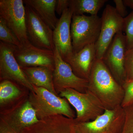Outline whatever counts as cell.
<instances>
[{"label": "cell", "instance_id": "obj_1", "mask_svg": "<svg viewBox=\"0 0 133 133\" xmlns=\"http://www.w3.org/2000/svg\"><path fill=\"white\" fill-rule=\"evenodd\" d=\"M97 97L105 109L121 105L124 96L122 85L115 80L102 59H96L88 79V90Z\"/></svg>", "mask_w": 133, "mask_h": 133}, {"label": "cell", "instance_id": "obj_2", "mask_svg": "<svg viewBox=\"0 0 133 133\" xmlns=\"http://www.w3.org/2000/svg\"><path fill=\"white\" fill-rule=\"evenodd\" d=\"M33 85L34 92H31L29 100L39 120L57 114L75 118V112L66 99L58 97L45 88Z\"/></svg>", "mask_w": 133, "mask_h": 133}, {"label": "cell", "instance_id": "obj_3", "mask_svg": "<svg viewBox=\"0 0 133 133\" xmlns=\"http://www.w3.org/2000/svg\"><path fill=\"white\" fill-rule=\"evenodd\" d=\"M76 109V123L91 121L104 113L105 109L99 100L88 90L85 93L67 88L59 93Z\"/></svg>", "mask_w": 133, "mask_h": 133}, {"label": "cell", "instance_id": "obj_4", "mask_svg": "<svg viewBox=\"0 0 133 133\" xmlns=\"http://www.w3.org/2000/svg\"><path fill=\"white\" fill-rule=\"evenodd\" d=\"M101 19L97 16L73 15L71 32L73 53L87 45L95 44L99 37Z\"/></svg>", "mask_w": 133, "mask_h": 133}, {"label": "cell", "instance_id": "obj_5", "mask_svg": "<svg viewBox=\"0 0 133 133\" xmlns=\"http://www.w3.org/2000/svg\"><path fill=\"white\" fill-rule=\"evenodd\" d=\"M125 119V110L121 105L105 109L104 113L92 121L76 123L77 133H121Z\"/></svg>", "mask_w": 133, "mask_h": 133}, {"label": "cell", "instance_id": "obj_6", "mask_svg": "<svg viewBox=\"0 0 133 133\" xmlns=\"http://www.w3.org/2000/svg\"><path fill=\"white\" fill-rule=\"evenodd\" d=\"M24 5L23 0L0 1V17L5 20L22 45L31 43L27 32Z\"/></svg>", "mask_w": 133, "mask_h": 133}, {"label": "cell", "instance_id": "obj_7", "mask_svg": "<svg viewBox=\"0 0 133 133\" xmlns=\"http://www.w3.org/2000/svg\"><path fill=\"white\" fill-rule=\"evenodd\" d=\"M39 121L29 101L25 100L1 117L0 133H19Z\"/></svg>", "mask_w": 133, "mask_h": 133}, {"label": "cell", "instance_id": "obj_8", "mask_svg": "<svg viewBox=\"0 0 133 133\" xmlns=\"http://www.w3.org/2000/svg\"><path fill=\"white\" fill-rule=\"evenodd\" d=\"M14 45L0 41V77L2 80L12 81L34 92L33 85L29 81L14 54Z\"/></svg>", "mask_w": 133, "mask_h": 133}, {"label": "cell", "instance_id": "obj_9", "mask_svg": "<svg viewBox=\"0 0 133 133\" xmlns=\"http://www.w3.org/2000/svg\"><path fill=\"white\" fill-rule=\"evenodd\" d=\"M99 37L95 44L96 58L102 59L115 36L122 31L124 19L111 5L106 6L102 13Z\"/></svg>", "mask_w": 133, "mask_h": 133}, {"label": "cell", "instance_id": "obj_10", "mask_svg": "<svg viewBox=\"0 0 133 133\" xmlns=\"http://www.w3.org/2000/svg\"><path fill=\"white\" fill-rule=\"evenodd\" d=\"M54 52L55 64L53 82L58 94L67 88L85 92L88 90V80L76 76L70 65L62 58L57 50L55 49Z\"/></svg>", "mask_w": 133, "mask_h": 133}, {"label": "cell", "instance_id": "obj_11", "mask_svg": "<svg viewBox=\"0 0 133 133\" xmlns=\"http://www.w3.org/2000/svg\"><path fill=\"white\" fill-rule=\"evenodd\" d=\"M125 38L123 31L118 32L104 55L102 60L112 75L121 85L127 80L125 67Z\"/></svg>", "mask_w": 133, "mask_h": 133}, {"label": "cell", "instance_id": "obj_12", "mask_svg": "<svg viewBox=\"0 0 133 133\" xmlns=\"http://www.w3.org/2000/svg\"><path fill=\"white\" fill-rule=\"evenodd\" d=\"M25 7L26 27L30 42L38 48L54 51L53 30L32 9Z\"/></svg>", "mask_w": 133, "mask_h": 133}, {"label": "cell", "instance_id": "obj_13", "mask_svg": "<svg viewBox=\"0 0 133 133\" xmlns=\"http://www.w3.org/2000/svg\"><path fill=\"white\" fill-rule=\"evenodd\" d=\"M14 54L21 68L44 66L54 71L55 57L54 51L42 49L31 43L20 47H14Z\"/></svg>", "mask_w": 133, "mask_h": 133}, {"label": "cell", "instance_id": "obj_14", "mask_svg": "<svg viewBox=\"0 0 133 133\" xmlns=\"http://www.w3.org/2000/svg\"><path fill=\"white\" fill-rule=\"evenodd\" d=\"M73 14L70 8L62 14L57 24L53 30V38L56 49L65 62L73 54L72 44L71 24Z\"/></svg>", "mask_w": 133, "mask_h": 133}, {"label": "cell", "instance_id": "obj_15", "mask_svg": "<svg viewBox=\"0 0 133 133\" xmlns=\"http://www.w3.org/2000/svg\"><path fill=\"white\" fill-rule=\"evenodd\" d=\"M74 119L55 115L39 120L36 124L24 128L19 133H77Z\"/></svg>", "mask_w": 133, "mask_h": 133}, {"label": "cell", "instance_id": "obj_16", "mask_svg": "<svg viewBox=\"0 0 133 133\" xmlns=\"http://www.w3.org/2000/svg\"><path fill=\"white\" fill-rule=\"evenodd\" d=\"M96 59L95 44H92L74 53L66 63L70 65L76 76L88 80Z\"/></svg>", "mask_w": 133, "mask_h": 133}, {"label": "cell", "instance_id": "obj_17", "mask_svg": "<svg viewBox=\"0 0 133 133\" xmlns=\"http://www.w3.org/2000/svg\"><path fill=\"white\" fill-rule=\"evenodd\" d=\"M29 81L33 85L45 88L56 95L53 82L52 70L44 66L22 68Z\"/></svg>", "mask_w": 133, "mask_h": 133}, {"label": "cell", "instance_id": "obj_18", "mask_svg": "<svg viewBox=\"0 0 133 133\" xmlns=\"http://www.w3.org/2000/svg\"><path fill=\"white\" fill-rule=\"evenodd\" d=\"M26 6L31 8L39 17L54 30L58 19L56 15L57 0H25Z\"/></svg>", "mask_w": 133, "mask_h": 133}, {"label": "cell", "instance_id": "obj_19", "mask_svg": "<svg viewBox=\"0 0 133 133\" xmlns=\"http://www.w3.org/2000/svg\"><path fill=\"white\" fill-rule=\"evenodd\" d=\"M107 1V0H70L69 8L73 15L88 14L97 16Z\"/></svg>", "mask_w": 133, "mask_h": 133}, {"label": "cell", "instance_id": "obj_20", "mask_svg": "<svg viewBox=\"0 0 133 133\" xmlns=\"http://www.w3.org/2000/svg\"><path fill=\"white\" fill-rule=\"evenodd\" d=\"M21 91L17 85L12 81L2 80L0 84V104L1 105L7 104L19 97Z\"/></svg>", "mask_w": 133, "mask_h": 133}, {"label": "cell", "instance_id": "obj_21", "mask_svg": "<svg viewBox=\"0 0 133 133\" xmlns=\"http://www.w3.org/2000/svg\"><path fill=\"white\" fill-rule=\"evenodd\" d=\"M0 41L3 42L16 47H20L22 45L19 39L10 29L5 20L1 17H0Z\"/></svg>", "mask_w": 133, "mask_h": 133}, {"label": "cell", "instance_id": "obj_22", "mask_svg": "<svg viewBox=\"0 0 133 133\" xmlns=\"http://www.w3.org/2000/svg\"><path fill=\"white\" fill-rule=\"evenodd\" d=\"M123 33L125 38L127 50L133 48V10L124 19Z\"/></svg>", "mask_w": 133, "mask_h": 133}, {"label": "cell", "instance_id": "obj_23", "mask_svg": "<svg viewBox=\"0 0 133 133\" xmlns=\"http://www.w3.org/2000/svg\"><path fill=\"white\" fill-rule=\"evenodd\" d=\"M124 96L121 106L125 108L133 104V79L127 80L122 85Z\"/></svg>", "mask_w": 133, "mask_h": 133}, {"label": "cell", "instance_id": "obj_24", "mask_svg": "<svg viewBox=\"0 0 133 133\" xmlns=\"http://www.w3.org/2000/svg\"><path fill=\"white\" fill-rule=\"evenodd\" d=\"M124 108L125 122L121 133H133V104Z\"/></svg>", "mask_w": 133, "mask_h": 133}, {"label": "cell", "instance_id": "obj_25", "mask_svg": "<svg viewBox=\"0 0 133 133\" xmlns=\"http://www.w3.org/2000/svg\"><path fill=\"white\" fill-rule=\"evenodd\" d=\"M125 67L127 80L133 79V48L126 51Z\"/></svg>", "mask_w": 133, "mask_h": 133}, {"label": "cell", "instance_id": "obj_26", "mask_svg": "<svg viewBox=\"0 0 133 133\" xmlns=\"http://www.w3.org/2000/svg\"><path fill=\"white\" fill-rule=\"evenodd\" d=\"M114 2L115 4V9L116 12L121 17L124 18L127 16L128 12L127 6L122 0H114Z\"/></svg>", "mask_w": 133, "mask_h": 133}, {"label": "cell", "instance_id": "obj_27", "mask_svg": "<svg viewBox=\"0 0 133 133\" xmlns=\"http://www.w3.org/2000/svg\"><path fill=\"white\" fill-rule=\"evenodd\" d=\"M69 6L70 0H57L56 4V12L61 16L65 10L69 8Z\"/></svg>", "mask_w": 133, "mask_h": 133}, {"label": "cell", "instance_id": "obj_28", "mask_svg": "<svg viewBox=\"0 0 133 133\" xmlns=\"http://www.w3.org/2000/svg\"><path fill=\"white\" fill-rule=\"evenodd\" d=\"M123 1L126 6L133 9V0H124Z\"/></svg>", "mask_w": 133, "mask_h": 133}]
</instances>
